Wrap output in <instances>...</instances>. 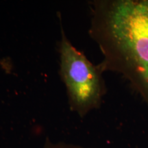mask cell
<instances>
[{
  "instance_id": "obj_1",
  "label": "cell",
  "mask_w": 148,
  "mask_h": 148,
  "mask_svg": "<svg viewBox=\"0 0 148 148\" xmlns=\"http://www.w3.org/2000/svg\"><path fill=\"white\" fill-rule=\"evenodd\" d=\"M89 34L103 55V71L119 74L148 107V0L90 3Z\"/></svg>"
},
{
  "instance_id": "obj_3",
  "label": "cell",
  "mask_w": 148,
  "mask_h": 148,
  "mask_svg": "<svg viewBox=\"0 0 148 148\" xmlns=\"http://www.w3.org/2000/svg\"><path fill=\"white\" fill-rule=\"evenodd\" d=\"M44 148H83L70 145H65V144H47Z\"/></svg>"
},
{
  "instance_id": "obj_2",
  "label": "cell",
  "mask_w": 148,
  "mask_h": 148,
  "mask_svg": "<svg viewBox=\"0 0 148 148\" xmlns=\"http://www.w3.org/2000/svg\"><path fill=\"white\" fill-rule=\"evenodd\" d=\"M61 29L59 73L65 86L70 109L83 117L101 106L106 91L103 71L72 45L62 26Z\"/></svg>"
}]
</instances>
